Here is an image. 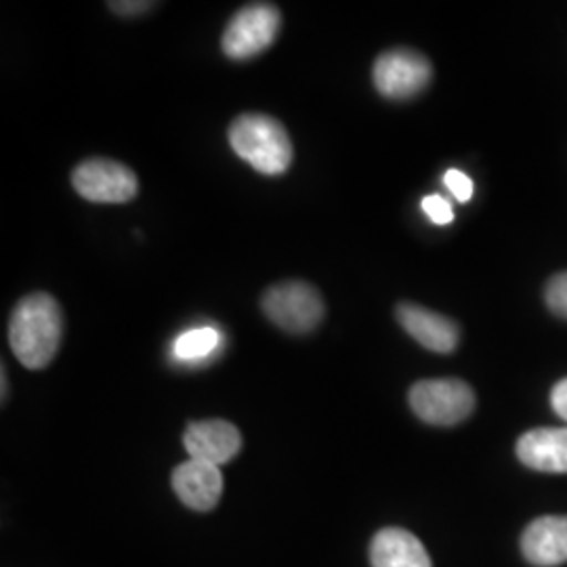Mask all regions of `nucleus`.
Segmentation results:
<instances>
[{
    "instance_id": "15",
    "label": "nucleus",
    "mask_w": 567,
    "mask_h": 567,
    "mask_svg": "<svg viewBox=\"0 0 567 567\" xmlns=\"http://www.w3.org/2000/svg\"><path fill=\"white\" fill-rule=\"evenodd\" d=\"M545 301L553 313L567 320V271L557 274L548 280Z\"/></svg>"
},
{
    "instance_id": "4",
    "label": "nucleus",
    "mask_w": 567,
    "mask_h": 567,
    "mask_svg": "<svg viewBox=\"0 0 567 567\" xmlns=\"http://www.w3.org/2000/svg\"><path fill=\"white\" fill-rule=\"evenodd\" d=\"M410 408L429 425L454 426L466 421L475 410V393L458 379L419 381L410 389Z\"/></svg>"
},
{
    "instance_id": "2",
    "label": "nucleus",
    "mask_w": 567,
    "mask_h": 567,
    "mask_svg": "<svg viewBox=\"0 0 567 567\" xmlns=\"http://www.w3.org/2000/svg\"><path fill=\"white\" fill-rule=\"evenodd\" d=\"M234 152L267 177H278L292 163V143L282 122L265 114H243L229 126Z\"/></svg>"
},
{
    "instance_id": "5",
    "label": "nucleus",
    "mask_w": 567,
    "mask_h": 567,
    "mask_svg": "<svg viewBox=\"0 0 567 567\" xmlns=\"http://www.w3.org/2000/svg\"><path fill=\"white\" fill-rule=\"evenodd\" d=\"M280 9L267 2L243 7L225 28L221 47L229 60L244 61L264 53L280 34Z\"/></svg>"
},
{
    "instance_id": "13",
    "label": "nucleus",
    "mask_w": 567,
    "mask_h": 567,
    "mask_svg": "<svg viewBox=\"0 0 567 567\" xmlns=\"http://www.w3.org/2000/svg\"><path fill=\"white\" fill-rule=\"evenodd\" d=\"M372 567H433L423 543L408 529L385 527L370 543Z\"/></svg>"
},
{
    "instance_id": "12",
    "label": "nucleus",
    "mask_w": 567,
    "mask_h": 567,
    "mask_svg": "<svg viewBox=\"0 0 567 567\" xmlns=\"http://www.w3.org/2000/svg\"><path fill=\"white\" fill-rule=\"evenodd\" d=\"M524 465L543 473H567V429L540 426L524 433L517 442Z\"/></svg>"
},
{
    "instance_id": "18",
    "label": "nucleus",
    "mask_w": 567,
    "mask_h": 567,
    "mask_svg": "<svg viewBox=\"0 0 567 567\" xmlns=\"http://www.w3.org/2000/svg\"><path fill=\"white\" fill-rule=\"evenodd\" d=\"M550 404H553V410L567 421V379L564 381H559L557 385L553 386V391H550Z\"/></svg>"
},
{
    "instance_id": "14",
    "label": "nucleus",
    "mask_w": 567,
    "mask_h": 567,
    "mask_svg": "<svg viewBox=\"0 0 567 567\" xmlns=\"http://www.w3.org/2000/svg\"><path fill=\"white\" fill-rule=\"evenodd\" d=\"M221 332L213 326L192 328L177 337L173 344V353L182 362H198L208 355H213L221 344Z\"/></svg>"
},
{
    "instance_id": "16",
    "label": "nucleus",
    "mask_w": 567,
    "mask_h": 567,
    "mask_svg": "<svg viewBox=\"0 0 567 567\" xmlns=\"http://www.w3.org/2000/svg\"><path fill=\"white\" fill-rule=\"evenodd\" d=\"M423 210H425L426 217L435 225H447L454 221V210L447 203L446 198L433 194V196H426L423 200Z\"/></svg>"
},
{
    "instance_id": "3",
    "label": "nucleus",
    "mask_w": 567,
    "mask_h": 567,
    "mask_svg": "<svg viewBox=\"0 0 567 567\" xmlns=\"http://www.w3.org/2000/svg\"><path fill=\"white\" fill-rule=\"evenodd\" d=\"M264 313L290 334H307L324 320L326 305L311 284L301 280L276 284L265 290Z\"/></svg>"
},
{
    "instance_id": "11",
    "label": "nucleus",
    "mask_w": 567,
    "mask_h": 567,
    "mask_svg": "<svg viewBox=\"0 0 567 567\" xmlns=\"http://www.w3.org/2000/svg\"><path fill=\"white\" fill-rule=\"evenodd\" d=\"M522 553L532 566L555 567L567 561V515L534 519L522 536Z\"/></svg>"
},
{
    "instance_id": "10",
    "label": "nucleus",
    "mask_w": 567,
    "mask_h": 567,
    "mask_svg": "<svg viewBox=\"0 0 567 567\" xmlns=\"http://www.w3.org/2000/svg\"><path fill=\"white\" fill-rule=\"evenodd\" d=\"M395 318L412 339L435 353H452L461 343V328L456 322L421 305H398Z\"/></svg>"
},
{
    "instance_id": "9",
    "label": "nucleus",
    "mask_w": 567,
    "mask_h": 567,
    "mask_svg": "<svg viewBox=\"0 0 567 567\" xmlns=\"http://www.w3.org/2000/svg\"><path fill=\"white\" fill-rule=\"evenodd\" d=\"M173 489L185 507L206 513L217 507L224 494V475L217 465L185 461L173 471Z\"/></svg>"
},
{
    "instance_id": "8",
    "label": "nucleus",
    "mask_w": 567,
    "mask_h": 567,
    "mask_svg": "<svg viewBox=\"0 0 567 567\" xmlns=\"http://www.w3.org/2000/svg\"><path fill=\"white\" fill-rule=\"evenodd\" d=\"M183 446L189 458L208 465H225L243 450V435L238 426L213 419L189 423L183 433Z\"/></svg>"
},
{
    "instance_id": "6",
    "label": "nucleus",
    "mask_w": 567,
    "mask_h": 567,
    "mask_svg": "<svg viewBox=\"0 0 567 567\" xmlns=\"http://www.w3.org/2000/svg\"><path fill=\"white\" fill-rule=\"evenodd\" d=\"M433 79V68L423 53L393 49L379 55L372 68V81L389 100H410L423 93Z\"/></svg>"
},
{
    "instance_id": "19",
    "label": "nucleus",
    "mask_w": 567,
    "mask_h": 567,
    "mask_svg": "<svg viewBox=\"0 0 567 567\" xmlns=\"http://www.w3.org/2000/svg\"><path fill=\"white\" fill-rule=\"evenodd\" d=\"M152 2H110V9L116 13L124 16H133V13H142L145 9H150Z\"/></svg>"
},
{
    "instance_id": "17",
    "label": "nucleus",
    "mask_w": 567,
    "mask_h": 567,
    "mask_svg": "<svg viewBox=\"0 0 567 567\" xmlns=\"http://www.w3.org/2000/svg\"><path fill=\"white\" fill-rule=\"evenodd\" d=\"M444 183L458 203H468L473 198V182L466 177L463 171L450 168L444 175Z\"/></svg>"
},
{
    "instance_id": "20",
    "label": "nucleus",
    "mask_w": 567,
    "mask_h": 567,
    "mask_svg": "<svg viewBox=\"0 0 567 567\" xmlns=\"http://www.w3.org/2000/svg\"><path fill=\"white\" fill-rule=\"evenodd\" d=\"M7 400V370L2 365V402Z\"/></svg>"
},
{
    "instance_id": "1",
    "label": "nucleus",
    "mask_w": 567,
    "mask_h": 567,
    "mask_svg": "<svg viewBox=\"0 0 567 567\" xmlns=\"http://www.w3.org/2000/svg\"><path fill=\"white\" fill-rule=\"evenodd\" d=\"M63 334L61 307L49 292H32L16 305L9 322V344L21 364L41 370L53 362Z\"/></svg>"
},
{
    "instance_id": "7",
    "label": "nucleus",
    "mask_w": 567,
    "mask_h": 567,
    "mask_svg": "<svg viewBox=\"0 0 567 567\" xmlns=\"http://www.w3.org/2000/svg\"><path fill=\"white\" fill-rule=\"evenodd\" d=\"M72 185L84 200L100 204H124L137 196L140 183L135 173L107 158H89L72 173Z\"/></svg>"
}]
</instances>
